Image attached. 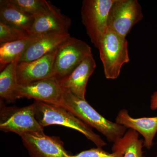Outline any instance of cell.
Returning <instances> with one entry per match:
<instances>
[{"label": "cell", "mask_w": 157, "mask_h": 157, "mask_svg": "<svg viewBox=\"0 0 157 157\" xmlns=\"http://www.w3.org/2000/svg\"><path fill=\"white\" fill-rule=\"evenodd\" d=\"M72 113L88 125L104 135L110 143L121 138L127 128L102 116L86 100L80 99L69 91L63 89L60 101L57 104Z\"/></svg>", "instance_id": "cell-1"}, {"label": "cell", "mask_w": 157, "mask_h": 157, "mask_svg": "<svg viewBox=\"0 0 157 157\" xmlns=\"http://www.w3.org/2000/svg\"><path fill=\"white\" fill-rule=\"evenodd\" d=\"M36 117L43 128L52 125L63 126L80 132L97 147L102 148L107 143L92 128L67 109L59 105L35 101Z\"/></svg>", "instance_id": "cell-2"}, {"label": "cell", "mask_w": 157, "mask_h": 157, "mask_svg": "<svg viewBox=\"0 0 157 157\" xmlns=\"http://www.w3.org/2000/svg\"><path fill=\"white\" fill-rule=\"evenodd\" d=\"M128 46L126 38L107 29L98 48L107 79L117 78L123 66L130 62Z\"/></svg>", "instance_id": "cell-3"}, {"label": "cell", "mask_w": 157, "mask_h": 157, "mask_svg": "<svg viewBox=\"0 0 157 157\" xmlns=\"http://www.w3.org/2000/svg\"><path fill=\"white\" fill-rule=\"evenodd\" d=\"M114 0H84L81 9L82 22L86 34L95 48L107 29L109 10Z\"/></svg>", "instance_id": "cell-4"}, {"label": "cell", "mask_w": 157, "mask_h": 157, "mask_svg": "<svg viewBox=\"0 0 157 157\" xmlns=\"http://www.w3.org/2000/svg\"><path fill=\"white\" fill-rule=\"evenodd\" d=\"M0 129L4 132H13L21 137L32 132H44L36 117L33 103L26 107H6L1 104Z\"/></svg>", "instance_id": "cell-5"}, {"label": "cell", "mask_w": 157, "mask_h": 157, "mask_svg": "<svg viewBox=\"0 0 157 157\" xmlns=\"http://www.w3.org/2000/svg\"><path fill=\"white\" fill-rule=\"evenodd\" d=\"M90 46L70 37L58 48L54 64V77L59 80L69 76L86 58L92 55Z\"/></svg>", "instance_id": "cell-6"}, {"label": "cell", "mask_w": 157, "mask_h": 157, "mask_svg": "<svg viewBox=\"0 0 157 157\" xmlns=\"http://www.w3.org/2000/svg\"><path fill=\"white\" fill-rule=\"evenodd\" d=\"M143 17L142 7L137 0H114L108 14L107 28L126 38Z\"/></svg>", "instance_id": "cell-7"}, {"label": "cell", "mask_w": 157, "mask_h": 157, "mask_svg": "<svg viewBox=\"0 0 157 157\" xmlns=\"http://www.w3.org/2000/svg\"><path fill=\"white\" fill-rule=\"evenodd\" d=\"M63 89L55 77L19 84L15 93L16 100L33 99L35 101L57 105L60 101Z\"/></svg>", "instance_id": "cell-8"}, {"label": "cell", "mask_w": 157, "mask_h": 157, "mask_svg": "<svg viewBox=\"0 0 157 157\" xmlns=\"http://www.w3.org/2000/svg\"><path fill=\"white\" fill-rule=\"evenodd\" d=\"M21 138L31 157H73L65 150L58 137L38 132L26 134Z\"/></svg>", "instance_id": "cell-9"}, {"label": "cell", "mask_w": 157, "mask_h": 157, "mask_svg": "<svg viewBox=\"0 0 157 157\" xmlns=\"http://www.w3.org/2000/svg\"><path fill=\"white\" fill-rule=\"evenodd\" d=\"M30 35L39 36L51 34L69 33L72 20L52 4L45 13L34 17Z\"/></svg>", "instance_id": "cell-10"}, {"label": "cell", "mask_w": 157, "mask_h": 157, "mask_svg": "<svg viewBox=\"0 0 157 157\" xmlns=\"http://www.w3.org/2000/svg\"><path fill=\"white\" fill-rule=\"evenodd\" d=\"M57 49L33 61L19 62L17 68L18 84L54 77V64Z\"/></svg>", "instance_id": "cell-11"}, {"label": "cell", "mask_w": 157, "mask_h": 157, "mask_svg": "<svg viewBox=\"0 0 157 157\" xmlns=\"http://www.w3.org/2000/svg\"><path fill=\"white\" fill-rule=\"evenodd\" d=\"M97 64L93 54L89 56L69 76L59 80L63 89L69 91L80 99L86 100L88 81Z\"/></svg>", "instance_id": "cell-12"}, {"label": "cell", "mask_w": 157, "mask_h": 157, "mask_svg": "<svg viewBox=\"0 0 157 157\" xmlns=\"http://www.w3.org/2000/svg\"><path fill=\"white\" fill-rule=\"evenodd\" d=\"M70 37L69 33L51 34L33 36L19 62L33 61L41 58L56 50Z\"/></svg>", "instance_id": "cell-13"}, {"label": "cell", "mask_w": 157, "mask_h": 157, "mask_svg": "<svg viewBox=\"0 0 157 157\" xmlns=\"http://www.w3.org/2000/svg\"><path fill=\"white\" fill-rule=\"evenodd\" d=\"M115 122L142 135L144 138V146L147 149L153 146L154 139L157 133V116L135 118L129 115L127 109H122L118 113Z\"/></svg>", "instance_id": "cell-14"}, {"label": "cell", "mask_w": 157, "mask_h": 157, "mask_svg": "<svg viewBox=\"0 0 157 157\" xmlns=\"http://www.w3.org/2000/svg\"><path fill=\"white\" fill-rule=\"evenodd\" d=\"M34 20L33 16L21 11L9 0L0 1V21L25 31L30 35Z\"/></svg>", "instance_id": "cell-15"}, {"label": "cell", "mask_w": 157, "mask_h": 157, "mask_svg": "<svg viewBox=\"0 0 157 157\" xmlns=\"http://www.w3.org/2000/svg\"><path fill=\"white\" fill-rule=\"evenodd\" d=\"M19 61L6 66L0 73V97L1 100L8 103L16 101L15 93L18 84L17 68Z\"/></svg>", "instance_id": "cell-16"}, {"label": "cell", "mask_w": 157, "mask_h": 157, "mask_svg": "<svg viewBox=\"0 0 157 157\" xmlns=\"http://www.w3.org/2000/svg\"><path fill=\"white\" fill-rule=\"evenodd\" d=\"M144 140L139 138V134L129 129L119 140L113 144L112 151L121 152L123 157H144Z\"/></svg>", "instance_id": "cell-17"}, {"label": "cell", "mask_w": 157, "mask_h": 157, "mask_svg": "<svg viewBox=\"0 0 157 157\" xmlns=\"http://www.w3.org/2000/svg\"><path fill=\"white\" fill-rule=\"evenodd\" d=\"M33 36L26 39L7 42L0 45V67L2 70L7 65L20 61Z\"/></svg>", "instance_id": "cell-18"}, {"label": "cell", "mask_w": 157, "mask_h": 157, "mask_svg": "<svg viewBox=\"0 0 157 157\" xmlns=\"http://www.w3.org/2000/svg\"><path fill=\"white\" fill-rule=\"evenodd\" d=\"M9 2L27 14L33 16L45 13L52 3L45 0H9Z\"/></svg>", "instance_id": "cell-19"}, {"label": "cell", "mask_w": 157, "mask_h": 157, "mask_svg": "<svg viewBox=\"0 0 157 157\" xmlns=\"http://www.w3.org/2000/svg\"><path fill=\"white\" fill-rule=\"evenodd\" d=\"M26 31L0 21V45L31 36Z\"/></svg>", "instance_id": "cell-20"}, {"label": "cell", "mask_w": 157, "mask_h": 157, "mask_svg": "<svg viewBox=\"0 0 157 157\" xmlns=\"http://www.w3.org/2000/svg\"><path fill=\"white\" fill-rule=\"evenodd\" d=\"M73 157H123V154L120 151L112 153L105 151L102 148L96 147L84 151Z\"/></svg>", "instance_id": "cell-21"}, {"label": "cell", "mask_w": 157, "mask_h": 157, "mask_svg": "<svg viewBox=\"0 0 157 157\" xmlns=\"http://www.w3.org/2000/svg\"><path fill=\"white\" fill-rule=\"evenodd\" d=\"M150 108L152 110L157 109V90L151 96L150 101Z\"/></svg>", "instance_id": "cell-22"}, {"label": "cell", "mask_w": 157, "mask_h": 157, "mask_svg": "<svg viewBox=\"0 0 157 157\" xmlns=\"http://www.w3.org/2000/svg\"><path fill=\"white\" fill-rule=\"evenodd\" d=\"M155 157H157V155Z\"/></svg>", "instance_id": "cell-23"}]
</instances>
